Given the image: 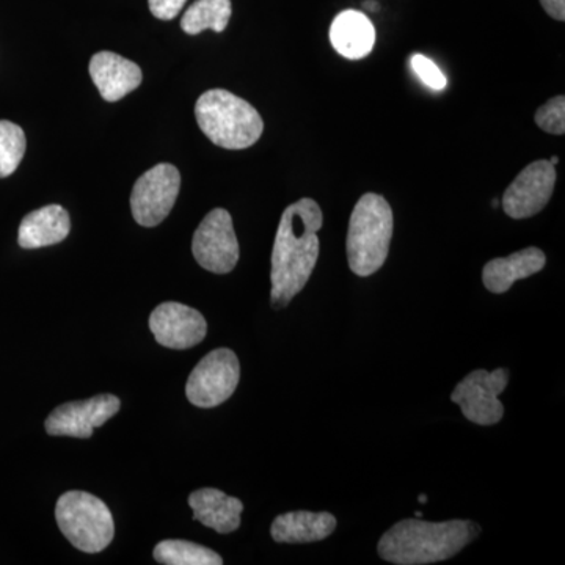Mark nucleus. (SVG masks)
<instances>
[{
    "instance_id": "nucleus-1",
    "label": "nucleus",
    "mask_w": 565,
    "mask_h": 565,
    "mask_svg": "<svg viewBox=\"0 0 565 565\" xmlns=\"http://www.w3.org/2000/svg\"><path fill=\"white\" fill-rule=\"evenodd\" d=\"M322 223L321 206L313 199L299 200L282 212L270 270V303L275 310L288 307L310 280L321 250L318 233Z\"/></svg>"
},
{
    "instance_id": "nucleus-2",
    "label": "nucleus",
    "mask_w": 565,
    "mask_h": 565,
    "mask_svg": "<svg viewBox=\"0 0 565 565\" xmlns=\"http://www.w3.org/2000/svg\"><path fill=\"white\" fill-rule=\"evenodd\" d=\"M481 534V526L471 520L423 522L407 519L386 531L379 542L382 559L397 565L440 563L462 552Z\"/></svg>"
},
{
    "instance_id": "nucleus-3",
    "label": "nucleus",
    "mask_w": 565,
    "mask_h": 565,
    "mask_svg": "<svg viewBox=\"0 0 565 565\" xmlns=\"http://www.w3.org/2000/svg\"><path fill=\"white\" fill-rule=\"evenodd\" d=\"M195 117L204 136L225 150H245L259 139L264 121L250 103L232 92H204L195 104Z\"/></svg>"
},
{
    "instance_id": "nucleus-4",
    "label": "nucleus",
    "mask_w": 565,
    "mask_h": 565,
    "mask_svg": "<svg viewBox=\"0 0 565 565\" xmlns=\"http://www.w3.org/2000/svg\"><path fill=\"white\" fill-rule=\"evenodd\" d=\"M393 211L384 196L364 193L349 222V267L359 277H370L384 266L393 237Z\"/></svg>"
},
{
    "instance_id": "nucleus-5",
    "label": "nucleus",
    "mask_w": 565,
    "mask_h": 565,
    "mask_svg": "<svg viewBox=\"0 0 565 565\" xmlns=\"http://www.w3.org/2000/svg\"><path fill=\"white\" fill-rule=\"evenodd\" d=\"M63 535L84 553H99L114 541V516L104 501L87 492L63 493L55 505Z\"/></svg>"
},
{
    "instance_id": "nucleus-6",
    "label": "nucleus",
    "mask_w": 565,
    "mask_h": 565,
    "mask_svg": "<svg viewBox=\"0 0 565 565\" xmlns=\"http://www.w3.org/2000/svg\"><path fill=\"white\" fill-rule=\"evenodd\" d=\"M241 364L232 349H215L189 375L185 396L200 408L217 407L236 392Z\"/></svg>"
},
{
    "instance_id": "nucleus-7",
    "label": "nucleus",
    "mask_w": 565,
    "mask_h": 565,
    "mask_svg": "<svg viewBox=\"0 0 565 565\" xmlns=\"http://www.w3.org/2000/svg\"><path fill=\"white\" fill-rule=\"evenodd\" d=\"M181 189L180 170L172 163H158L141 174L131 193L134 218L145 228L166 221L172 212Z\"/></svg>"
},
{
    "instance_id": "nucleus-8",
    "label": "nucleus",
    "mask_w": 565,
    "mask_h": 565,
    "mask_svg": "<svg viewBox=\"0 0 565 565\" xmlns=\"http://www.w3.org/2000/svg\"><path fill=\"white\" fill-rule=\"evenodd\" d=\"M196 263L212 274H230L239 262V243L230 212L217 207L200 223L192 239Z\"/></svg>"
},
{
    "instance_id": "nucleus-9",
    "label": "nucleus",
    "mask_w": 565,
    "mask_h": 565,
    "mask_svg": "<svg viewBox=\"0 0 565 565\" xmlns=\"http://www.w3.org/2000/svg\"><path fill=\"white\" fill-rule=\"evenodd\" d=\"M509 384V371L504 367L489 373L476 370L467 375L451 394L452 403L462 408L468 422L479 426H493L501 422L504 405L498 399Z\"/></svg>"
},
{
    "instance_id": "nucleus-10",
    "label": "nucleus",
    "mask_w": 565,
    "mask_h": 565,
    "mask_svg": "<svg viewBox=\"0 0 565 565\" xmlns=\"http://www.w3.org/2000/svg\"><path fill=\"white\" fill-rule=\"evenodd\" d=\"M121 403L114 394H98L87 401L63 404L47 416L44 427L52 437H92L96 427L120 412Z\"/></svg>"
},
{
    "instance_id": "nucleus-11",
    "label": "nucleus",
    "mask_w": 565,
    "mask_h": 565,
    "mask_svg": "<svg viewBox=\"0 0 565 565\" xmlns=\"http://www.w3.org/2000/svg\"><path fill=\"white\" fill-rule=\"evenodd\" d=\"M556 184V169L550 161H535L519 173L505 189L503 210L515 221L539 214L552 199Z\"/></svg>"
},
{
    "instance_id": "nucleus-12",
    "label": "nucleus",
    "mask_w": 565,
    "mask_h": 565,
    "mask_svg": "<svg viewBox=\"0 0 565 565\" xmlns=\"http://www.w3.org/2000/svg\"><path fill=\"white\" fill-rule=\"evenodd\" d=\"M150 329L163 348L191 349L202 343L207 333L206 319L195 308L178 302H166L154 308Z\"/></svg>"
},
{
    "instance_id": "nucleus-13",
    "label": "nucleus",
    "mask_w": 565,
    "mask_h": 565,
    "mask_svg": "<svg viewBox=\"0 0 565 565\" xmlns=\"http://www.w3.org/2000/svg\"><path fill=\"white\" fill-rule=\"evenodd\" d=\"M88 71L93 84L107 103L120 102L143 82L140 66L115 52L102 51L93 55Z\"/></svg>"
},
{
    "instance_id": "nucleus-14",
    "label": "nucleus",
    "mask_w": 565,
    "mask_h": 565,
    "mask_svg": "<svg viewBox=\"0 0 565 565\" xmlns=\"http://www.w3.org/2000/svg\"><path fill=\"white\" fill-rule=\"evenodd\" d=\"M71 221L68 211L61 204H50L32 211L22 218L18 244L25 250L57 245L68 237Z\"/></svg>"
},
{
    "instance_id": "nucleus-15",
    "label": "nucleus",
    "mask_w": 565,
    "mask_h": 565,
    "mask_svg": "<svg viewBox=\"0 0 565 565\" xmlns=\"http://www.w3.org/2000/svg\"><path fill=\"white\" fill-rule=\"evenodd\" d=\"M189 504L193 511V520L217 531L218 534L233 533L241 526L243 501L228 497L222 490H196L189 497Z\"/></svg>"
},
{
    "instance_id": "nucleus-16",
    "label": "nucleus",
    "mask_w": 565,
    "mask_h": 565,
    "mask_svg": "<svg viewBox=\"0 0 565 565\" xmlns=\"http://www.w3.org/2000/svg\"><path fill=\"white\" fill-rule=\"evenodd\" d=\"M330 41L338 54L349 61H360L374 50V24L362 11H341L330 28Z\"/></svg>"
},
{
    "instance_id": "nucleus-17",
    "label": "nucleus",
    "mask_w": 565,
    "mask_h": 565,
    "mask_svg": "<svg viewBox=\"0 0 565 565\" xmlns=\"http://www.w3.org/2000/svg\"><path fill=\"white\" fill-rule=\"evenodd\" d=\"M546 264L545 253L537 247L512 253L508 258L492 259L482 269V281L493 294H504L516 280L541 273Z\"/></svg>"
},
{
    "instance_id": "nucleus-18",
    "label": "nucleus",
    "mask_w": 565,
    "mask_h": 565,
    "mask_svg": "<svg viewBox=\"0 0 565 565\" xmlns=\"http://www.w3.org/2000/svg\"><path fill=\"white\" fill-rule=\"evenodd\" d=\"M337 519L330 512H286L274 520L270 534L278 544H311L333 534Z\"/></svg>"
},
{
    "instance_id": "nucleus-19",
    "label": "nucleus",
    "mask_w": 565,
    "mask_h": 565,
    "mask_svg": "<svg viewBox=\"0 0 565 565\" xmlns=\"http://www.w3.org/2000/svg\"><path fill=\"white\" fill-rule=\"evenodd\" d=\"M232 11V0H196L182 17L181 29L188 35H199L207 29L222 33Z\"/></svg>"
},
{
    "instance_id": "nucleus-20",
    "label": "nucleus",
    "mask_w": 565,
    "mask_h": 565,
    "mask_svg": "<svg viewBox=\"0 0 565 565\" xmlns=\"http://www.w3.org/2000/svg\"><path fill=\"white\" fill-rule=\"evenodd\" d=\"M152 556L166 565H222L221 555L188 541H163L154 546Z\"/></svg>"
},
{
    "instance_id": "nucleus-21",
    "label": "nucleus",
    "mask_w": 565,
    "mask_h": 565,
    "mask_svg": "<svg viewBox=\"0 0 565 565\" xmlns=\"http://www.w3.org/2000/svg\"><path fill=\"white\" fill-rule=\"evenodd\" d=\"M28 140L21 126L9 120H0V178H9L17 172L24 158Z\"/></svg>"
},
{
    "instance_id": "nucleus-22",
    "label": "nucleus",
    "mask_w": 565,
    "mask_h": 565,
    "mask_svg": "<svg viewBox=\"0 0 565 565\" xmlns=\"http://www.w3.org/2000/svg\"><path fill=\"white\" fill-rule=\"evenodd\" d=\"M535 122L542 131L563 136L565 132V98L563 95L550 99L537 111Z\"/></svg>"
},
{
    "instance_id": "nucleus-23",
    "label": "nucleus",
    "mask_w": 565,
    "mask_h": 565,
    "mask_svg": "<svg viewBox=\"0 0 565 565\" xmlns=\"http://www.w3.org/2000/svg\"><path fill=\"white\" fill-rule=\"evenodd\" d=\"M411 65L418 79L424 85H427L430 90H445L448 79H446L445 74L441 73V70L430 58L424 57L422 54H415L412 55Z\"/></svg>"
},
{
    "instance_id": "nucleus-24",
    "label": "nucleus",
    "mask_w": 565,
    "mask_h": 565,
    "mask_svg": "<svg viewBox=\"0 0 565 565\" xmlns=\"http://www.w3.org/2000/svg\"><path fill=\"white\" fill-rule=\"evenodd\" d=\"M188 0H148L152 17L162 21H172L184 9Z\"/></svg>"
},
{
    "instance_id": "nucleus-25",
    "label": "nucleus",
    "mask_w": 565,
    "mask_h": 565,
    "mask_svg": "<svg viewBox=\"0 0 565 565\" xmlns=\"http://www.w3.org/2000/svg\"><path fill=\"white\" fill-rule=\"evenodd\" d=\"M541 3L553 20H565V0H541Z\"/></svg>"
},
{
    "instance_id": "nucleus-26",
    "label": "nucleus",
    "mask_w": 565,
    "mask_h": 565,
    "mask_svg": "<svg viewBox=\"0 0 565 565\" xmlns=\"http://www.w3.org/2000/svg\"><path fill=\"white\" fill-rule=\"evenodd\" d=\"M364 7H366L367 10H373V11H377L379 10V6H377V2H366L364 3Z\"/></svg>"
},
{
    "instance_id": "nucleus-27",
    "label": "nucleus",
    "mask_w": 565,
    "mask_h": 565,
    "mask_svg": "<svg viewBox=\"0 0 565 565\" xmlns=\"http://www.w3.org/2000/svg\"><path fill=\"white\" fill-rule=\"evenodd\" d=\"M418 501H419V503H423V504L427 503L426 494H419Z\"/></svg>"
},
{
    "instance_id": "nucleus-28",
    "label": "nucleus",
    "mask_w": 565,
    "mask_h": 565,
    "mask_svg": "<svg viewBox=\"0 0 565 565\" xmlns=\"http://www.w3.org/2000/svg\"><path fill=\"white\" fill-rule=\"evenodd\" d=\"M557 162H559V158H556V156H553V158L550 159V163H553V166H556Z\"/></svg>"
},
{
    "instance_id": "nucleus-29",
    "label": "nucleus",
    "mask_w": 565,
    "mask_h": 565,
    "mask_svg": "<svg viewBox=\"0 0 565 565\" xmlns=\"http://www.w3.org/2000/svg\"><path fill=\"white\" fill-rule=\"evenodd\" d=\"M416 519H423V512H415Z\"/></svg>"
},
{
    "instance_id": "nucleus-30",
    "label": "nucleus",
    "mask_w": 565,
    "mask_h": 565,
    "mask_svg": "<svg viewBox=\"0 0 565 565\" xmlns=\"http://www.w3.org/2000/svg\"><path fill=\"white\" fill-rule=\"evenodd\" d=\"M492 206H493V207H498V206H500V202H498V200H493V202H492Z\"/></svg>"
}]
</instances>
